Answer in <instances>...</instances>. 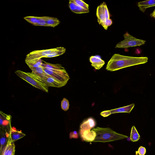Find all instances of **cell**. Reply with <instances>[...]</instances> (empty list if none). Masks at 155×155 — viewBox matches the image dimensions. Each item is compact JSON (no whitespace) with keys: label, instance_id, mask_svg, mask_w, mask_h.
Instances as JSON below:
<instances>
[{"label":"cell","instance_id":"1","mask_svg":"<svg viewBox=\"0 0 155 155\" xmlns=\"http://www.w3.org/2000/svg\"><path fill=\"white\" fill-rule=\"evenodd\" d=\"M146 57H134L115 54L107 63L106 69L111 71L126 67L142 64L147 62Z\"/></svg>","mask_w":155,"mask_h":155},{"label":"cell","instance_id":"2","mask_svg":"<svg viewBox=\"0 0 155 155\" xmlns=\"http://www.w3.org/2000/svg\"><path fill=\"white\" fill-rule=\"evenodd\" d=\"M96 133V136L93 142L105 143L121 140L127 138L126 135L119 134L109 128L97 127L92 130Z\"/></svg>","mask_w":155,"mask_h":155},{"label":"cell","instance_id":"3","mask_svg":"<svg viewBox=\"0 0 155 155\" xmlns=\"http://www.w3.org/2000/svg\"><path fill=\"white\" fill-rule=\"evenodd\" d=\"M15 73L19 77L27 81L33 87L45 92H48V87L42 82L29 74L28 72L17 70L15 72Z\"/></svg>","mask_w":155,"mask_h":155},{"label":"cell","instance_id":"4","mask_svg":"<svg viewBox=\"0 0 155 155\" xmlns=\"http://www.w3.org/2000/svg\"><path fill=\"white\" fill-rule=\"evenodd\" d=\"M124 39L117 44L116 48H126L129 47L140 46L145 44L146 41L136 38L126 32L124 35Z\"/></svg>","mask_w":155,"mask_h":155},{"label":"cell","instance_id":"5","mask_svg":"<svg viewBox=\"0 0 155 155\" xmlns=\"http://www.w3.org/2000/svg\"><path fill=\"white\" fill-rule=\"evenodd\" d=\"M28 73L29 74L45 84L48 87H60L65 85L63 83L58 81L52 77L47 74H46L44 75H38L35 74L32 72Z\"/></svg>","mask_w":155,"mask_h":155},{"label":"cell","instance_id":"6","mask_svg":"<svg viewBox=\"0 0 155 155\" xmlns=\"http://www.w3.org/2000/svg\"><path fill=\"white\" fill-rule=\"evenodd\" d=\"M43 68L47 74L54 78L65 85L70 79L68 74L65 69L61 70H50Z\"/></svg>","mask_w":155,"mask_h":155},{"label":"cell","instance_id":"7","mask_svg":"<svg viewBox=\"0 0 155 155\" xmlns=\"http://www.w3.org/2000/svg\"><path fill=\"white\" fill-rule=\"evenodd\" d=\"M55 48L45 50H35L26 55L25 61L37 60L41 59L50 54Z\"/></svg>","mask_w":155,"mask_h":155},{"label":"cell","instance_id":"8","mask_svg":"<svg viewBox=\"0 0 155 155\" xmlns=\"http://www.w3.org/2000/svg\"><path fill=\"white\" fill-rule=\"evenodd\" d=\"M134 104H132L129 105L118 108L103 111L100 114L103 117H107L113 114L119 113H129L134 106Z\"/></svg>","mask_w":155,"mask_h":155},{"label":"cell","instance_id":"9","mask_svg":"<svg viewBox=\"0 0 155 155\" xmlns=\"http://www.w3.org/2000/svg\"><path fill=\"white\" fill-rule=\"evenodd\" d=\"M11 138L9 134L6 144L3 148L1 155H14L15 152V145Z\"/></svg>","mask_w":155,"mask_h":155},{"label":"cell","instance_id":"10","mask_svg":"<svg viewBox=\"0 0 155 155\" xmlns=\"http://www.w3.org/2000/svg\"><path fill=\"white\" fill-rule=\"evenodd\" d=\"M80 134L82 140L86 142L93 141L96 136V133L94 130H80Z\"/></svg>","mask_w":155,"mask_h":155},{"label":"cell","instance_id":"11","mask_svg":"<svg viewBox=\"0 0 155 155\" xmlns=\"http://www.w3.org/2000/svg\"><path fill=\"white\" fill-rule=\"evenodd\" d=\"M89 60L91 65L97 70L101 68L105 64L104 61L98 56H91Z\"/></svg>","mask_w":155,"mask_h":155},{"label":"cell","instance_id":"12","mask_svg":"<svg viewBox=\"0 0 155 155\" xmlns=\"http://www.w3.org/2000/svg\"><path fill=\"white\" fill-rule=\"evenodd\" d=\"M69 4L70 9L74 13H87L89 12V10H87L82 8L76 4L73 0H70Z\"/></svg>","mask_w":155,"mask_h":155},{"label":"cell","instance_id":"13","mask_svg":"<svg viewBox=\"0 0 155 155\" xmlns=\"http://www.w3.org/2000/svg\"><path fill=\"white\" fill-rule=\"evenodd\" d=\"M137 6L139 9L144 12L149 8L155 6V0H148L138 2Z\"/></svg>","mask_w":155,"mask_h":155},{"label":"cell","instance_id":"14","mask_svg":"<svg viewBox=\"0 0 155 155\" xmlns=\"http://www.w3.org/2000/svg\"><path fill=\"white\" fill-rule=\"evenodd\" d=\"M96 125V123L94 120L90 118L87 120L84 121L81 125L80 130H90L93 128Z\"/></svg>","mask_w":155,"mask_h":155},{"label":"cell","instance_id":"15","mask_svg":"<svg viewBox=\"0 0 155 155\" xmlns=\"http://www.w3.org/2000/svg\"><path fill=\"white\" fill-rule=\"evenodd\" d=\"M96 15L97 18L98 22L99 24L101 25V23L106 19L101 4L97 7Z\"/></svg>","mask_w":155,"mask_h":155},{"label":"cell","instance_id":"16","mask_svg":"<svg viewBox=\"0 0 155 155\" xmlns=\"http://www.w3.org/2000/svg\"><path fill=\"white\" fill-rule=\"evenodd\" d=\"M41 65L43 68L50 70H61L65 69L61 64H52L45 62Z\"/></svg>","mask_w":155,"mask_h":155},{"label":"cell","instance_id":"17","mask_svg":"<svg viewBox=\"0 0 155 155\" xmlns=\"http://www.w3.org/2000/svg\"><path fill=\"white\" fill-rule=\"evenodd\" d=\"M46 26L54 27L58 25L60 21L56 18L45 16Z\"/></svg>","mask_w":155,"mask_h":155},{"label":"cell","instance_id":"18","mask_svg":"<svg viewBox=\"0 0 155 155\" xmlns=\"http://www.w3.org/2000/svg\"><path fill=\"white\" fill-rule=\"evenodd\" d=\"M66 51V49L63 47L55 48V50L52 51L50 54L45 58H51L59 56L64 53Z\"/></svg>","mask_w":155,"mask_h":155},{"label":"cell","instance_id":"19","mask_svg":"<svg viewBox=\"0 0 155 155\" xmlns=\"http://www.w3.org/2000/svg\"><path fill=\"white\" fill-rule=\"evenodd\" d=\"M12 140L14 142L15 141L23 137L26 135L22 132L18 131L11 132L9 134Z\"/></svg>","mask_w":155,"mask_h":155},{"label":"cell","instance_id":"20","mask_svg":"<svg viewBox=\"0 0 155 155\" xmlns=\"http://www.w3.org/2000/svg\"><path fill=\"white\" fill-rule=\"evenodd\" d=\"M25 62L31 69L39 67L43 63L41 59L37 60L25 61Z\"/></svg>","mask_w":155,"mask_h":155},{"label":"cell","instance_id":"21","mask_svg":"<svg viewBox=\"0 0 155 155\" xmlns=\"http://www.w3.org/2000/svg\"><path fill=\"white\" fill-rule=\"evenodd\" d=\"M130 138L132 142L137 141L140 139V135L134 126L132 127Z\"/></svg>","mask_w":155,"mask_h":155},{"label":"cell","instance_id":"22","mask_svg":"<svg viewBox=\"0 0 155 155\" xmlns=\"http://www.w3.org/2000/svg\"><path fill=\"white\" fill-rule=\"evenodd\" d=\"M38 17L28 16L24 18L28 22L35 26H38Z\"/></svg>","mask_w":155,"mask_h":155},{"label":"cell","instance_id":"23","mask_svg":"<svg viewBox=\"0 0 155 155\" xmlns=\"http://www.w3.org/2000/svg\"><path fill=\"white\" fill-rule=\"evenodd\" d=\"M31 70L32 72L37 75H44L46 74L43 68L41 66Z\"/></svg>","mask_w":155,"mask_h":155},{"label":"cell","instance_id":"24","mask_svg":"<svg viewBox=\"0 0 155 155\" xmlns=\"http://www.w3.org/2000/svg\"><path fill=\"white\" fill-rule=\"evenodd\" d=\"M61 107L62 109L64 111H66L68 110L69 107V102L66 98H63L61 101Z\"/></svg>","mask_w":155,"mask_h":155},{"label":"cell","instance_id":"25","mask_svg":"<svg viewBox=\"0 0 155 155\" xmlns=\"http://www.w3.org/2000/svg\"><path fill=\"white\" fill-rule=\"evenodd\" d=\"M74 1L80 6L84 9L89 10V5L81 0H73Z\"/></svg>","mask_w":155,"mask_h":155},{"label":"cell","instance_id":"26","mask_svg":"<svg viewBox=\"0 0 155 155\" xmlns=\"http://www.w3.org/2000/svg\"><path fill=\"white\" fill-rule=\"evenodd\" d=\"M112 23V20L110 18L106 19L101 24L104 28L105 29L107 30L108 27L111 25Z\"/></svg>","mask_w":155,"mask_h":155},{"label":"cell","instance_id":"27","mask_svg":"<svg viewBox=\"0 0 155 155\" xmlns=\"http://www.w3.org/2000/svg\"><path fill=\"white\" fill-rule=\"evenodd\" d=\"M37 23L38 26H46L45 16L38 17Z\"/></svg>","mask_w":155,"mask_h":155},{"label":"cell","instance_id":"28","mask_svg":"<svg viewBox=\"0 0 155 155\" xmlns=\"http://www.w3.org/2000/svg\"><path fill=\"white\" fill-rule=\"evenodd\" d=\"M106 19L110 18V14L107 5L104 2L101 4Z\"/></svg>","mask_w":155,"mask_h":155},{"label":"cell","instance_id":"29","mask_svg":"<svg viewBox=\"0 0 155 155\" xmlns=\"http://www.w3.org/2000/svg\"><path fill=\"white\" fill-rule=\"evenodd\" d=\"M0 142L1 144L0 153L1 154L3 148L5 146L7 142L6 138L5 136H2L0 139Z\"/></svg>","mask_w":155,"mask_h":155},{"label":"cell","instance_id":"30","mask_svg":"<svg viewBox=\"0 0 155 155\" xmlns=\"http://www.w3.org/2000/svg\"><path fill=\"white\" fill-rule=\"evenodd\" d=\"M146 149L145 147L142 146H140L137 151H136V155H145L146 153Z\"/></svg>","mask_w":155,"mask_h":155},{"label":"cell","instance_id":"31","mask_svg":"<svg viewBox=\"0 0 155 155\" xmlns=\"http://www.w3.org/2000/svg\"><path fill=\"white\" fill-rule=\"evenodd\" d=\"M70 138H77L78 137V134L76 131H74L70 133L69 135Z\"/></svg>","mask_w":155,"mask_h":155},{"label":"cell","instance_id":"32","mask_svg":"<svg viewBox=\"0 0 155 155\" xmlns=\"http://www.w3.org/2000/svg\"><path fill=\"white\" fill-rule=\"evenodd\" d=\"M150 16L151 17L155 18V9L153 11L152 13L150 14Z\"/></svg>","mask_w":155,"mask_h":155}]
</instances>
